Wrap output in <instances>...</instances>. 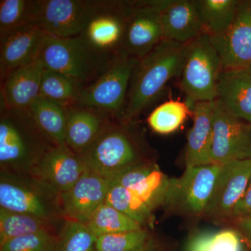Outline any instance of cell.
Masks as SVG:
<instances>
[{
    "instance_id": "cell-1",
    "label": "cell",
    "mask_w": 251,
    "mask_h": 251,
    "mask_svg": "<svg viewBox=\"0 0 251 251\" xmlns=\"http://www.w3.org/2000/svg\"><path fill=\"white\" fill-rule=\"evenodd\" d=\"M186 44L163 39L135 66L121 120L133 122L161 94L170 80L179 76Z\"/></svg>"
},
{
    "instance_id": "cell-2",
    "label": "cell",
    "mask_w": 251,
    "mask_h": 251,
    "mask_svg": "<svg viewBox=\"0 0 251 251\" xmlns=\"http://www.w3.org/2000/svg\"><path fill=\"white\" fill-rule=\"evenodd\" d=\"M54 146L29 111L1 108L0 175L29 176L36 163Z\"/></svg>"
},
{
    "instance_id": "cell-3",
    "label": "cell",
    "mask_w": 251,
    "mask_h": 251,
    "mask_svg": "<svg viewBox=\"0 0 251 251\" xmlns=\"http://www.w3.org/2000/svg\"><path fill=\"white\" fill-rule=\"evenodd\" d=\"M116 54L96 49L82 34L67 39L47 36L37 60L44 69L59 73L85 89L107 70Z\"/></svg>"
},
{
    "instance_id": "cell-4",
    "label": "cell",
    "mask_w": 251,
    "mask_h": 251,
    "mask_svg": "<svg viewBox=\"0 0 251 251\" xmlns=\"http://www.w3.org/2000/svg\"><path fill=\"white\" fill-rule=\"evenodd\" d=\"M132 124L119 120L109 124L92 146L80 155L87 170L114 181L131 167L151 161L132 129Z\"/></svg>"
},
{
    "instance_id": "cell-5",
    "label": "cell",
    "mask_w": 251,
    "mask_h": 251,
    "mask_svg": "<svg viewBox=\"0 0 251 251\" xmlns=\"http://www.w3.org/2000/svg\"><path fill=\"white\" fill-rule=\"evenodd\" d=\"M219 54L202 34L186 44L181 72L179 87L187 98V105L192 109L198 102H212L223 72Z\"/></svg>"
},
{
    "instance_id": "cell-6",
    "label": "cell",
    "mask_w": 251,
    "mask_h": 251,
    "mask_svg": "<svg viewBox=\"0 0 251 251\" xmlns=\"http://www.w3.org/2000/svg\"><path fill=\"white\" fill-rule=\"evenodd\" d=\"M139 59L117 52L107 70L82 90L75 105L90 107L121 120L132 74Z\"/></svg>"
},
{
    "instance_id": "cell-7",
    "label": "cell",
    "mask_w": 251,
    "mask_h": 251,
    "mask_svg": "<svg viewBox=\"0 0 251 251\" xmlns=\"http://www.w3.org/2000/svg\"><path fill=\"white\" fill-rule=\"evenodd\" d=\"M221 168L215 164L186 167L179 177L170 178L162 206L182 215H204Z\"/></svg>"
},
{
    "instance_id": "cell-8",
    "label": "cell",
    "mask_w": 251,
    "mask_h": 251,
    "mask_svg": "<svg viewBox=\"0 0 251 251\" xmlns=\"http://www.w3.org/2000/svg\"><path fill=\"white\" fill-rule=\"evenodd\" d=\"M0 207L49 219H64L60 195L34 181L30 176L0 175Z\"/></svg>"
},
{
    "instance_id": "cell-9",
    "label": "cell",
    "mask_w": 251,
    "mask_h": 251,
    "mask_svg": "<svg viewBox=\"0 0 251 251\" xmlns=\"http://www.w3.org/2000/svg\"><path fill=\"white\" fill-rule=\"evenodd\" d=\"M99 1L37 0L36 26L50 37L80 35L98 9Z\"/></svg>"
},
{
    "instance_id": "cell-10",
    "label": "cell",
    "mask_w": 251,
    "mask_h": 251,
    "mask_svg": "<svg viewBox=\"0 0 251 251\" xmlns=\"http://www.w3.org/2000/svg\"><path fill=\"white\" fill-rule=\"evenodd\" d=\"M214 133L211 164L251 158V125L230 113L217 99L213 101Z\"/></svg>"
},
{
    "instance_id": "cell-11",
    "label": "cell",
    "mask_w": 251,
    "mask_h": 251,
    "mask_svg": "<svg viewBox=\"0 0 251 251\" xmlns=\"http://www.w3.org/2000/svg\"><path fill=\"white\" fill-rule=\"evenodd\" d=\"M163 39L157 0L132 1L126 17L125 31L119 52L140 59Z\"/></svg>"
},
{
    "instance_id": "cell-12",
    "label": "cell",
    "mask_w": 251,
    "mask_h": 251,
    "mask_svg": "<svg viewBox=\"0 0 251 251\" xmlns=\"http://www.w3.org/2000/svg\"><path fill=\"white\" fill-rule=\"evenodd\" d=\"M251 178V158L221 166L204 215L216 222L231 221Z\"/></svg>"
},
{
    "instance_id": "cell-13",
    "label": "cell",
    "mask_w": 251,
    "mask_h": 251,
    "mask_svg": "<svg viewBox=\"0 0 251 251\" xmlns=\"http://www.w3.org/2000/svg\"><path fill=\"white\" fill-rule=\"evenodd\" d=\"M224 70L247 69L251 65V1H241L228 27L209 36Z\"/></svg>"
},
{
    "instance_id": "cell-14",
    "label": "cell",
    "mask_w": 251,
    "mask_h": 251,
    "mask_svg": "<svg viewBox=\"0 0 251 251\" xmlns=\"http://www.w3.org/2000/svg\"><path fill=\"white\" fill-rule=\"evenodd\" d=\"M86 170L80 155L62 145L50 150L32 168L29 176L44 187L60 195L72 188Z\"/></svg>"
},
{
    "instance_id": "cell-15",
    "label": "cell",
    "mask_w": 251,
    "mask_h": 251,
    "mask_svg": "<svg viewBox=\"0 0 251 251\" xmlns=\"http://www.w3.org/2000/svg\"><path fill=\"white\" fill-rule=\"evenodd\" d=\"M113 180L86 170L72 188L60 194L63 219L85 224L103 204Z\"/></svg>"
},
{
    "instance_id": "cell-16",
    "label": "cell",
    "mask_w": 251,
    "mask_h": 251,
    "mask_svg": "<svg viewBox=\"0 0 251 251\" xmlns=\"http://www.w3.org/2000/svg\"><path fill=\"white\" fill-rule=\"evenodd\" d=\"M132 1H99L98 9L82 33L96 49L117 53Z\"/></svg>"
},
{
    "instance_id": "cell-17",
    "label": "cell",
    "mask_w": 251,
    "mask_h": 251,
    "mask_svg": "<svg viewBox=\"0 0 251 251\" xmlns=\"http://www.w3.org/2000/svg\"><path fill=\"white\" fill-rule=\"evenodd\" d=\"M47 35L36 25H26L0 34L1 81L10 72L37 60Z\"/></svg>"
},
{
    "instance_id": "cell-18",
    "label": "cell",
    "mask_w": 251,
    "mask_h": 251,
    "mask_svg": "<svg viewBox=\"0 0 251 251\" xmlns=\"http://www.w3.org/2000/svg\"><path fill=\"white\" fill-rule=\"evenodd\" d=\"M163 39L186 44L202 34L196 0H157Z\"/></svg>"
},
{
    "instance_id": "cell-19",
    "label": "cell",
    "mask_w": 251,
    "mask_h": 251,
    "mask_svg": "<svg viewBox=\"0 0 251 251\" xmlns=\"http://www.w3.org/2000/svg\"><path fill=\"white\" fill-rule=\"evenodd\" d=\"M43 72L38 60L10 72L1 81V108L29 111L40 94Z\"/></svg>"
},
{
    "instance_id": "cell-20",
    "label": "cell",
    "mask_w": 251,
    "mask_h": 251,
    "mask_svg": "<svg viewBox=\"0 0 251 251\" xmlns=\"http://www.w3.org/2000/svg\"><path fill=\"white\" fill-rule=\"evenodd\" d=\"M67 110L64 143L77 155L90 148L114 120L106 114L90 107L73 105L68 106Z\"/></svg>"
},
{
    "instance_id": "cell-21",
    "label": "cell",
    "mask_w": 251,
    "mask_h": 251,
    "mask_svg": "<svg viewBox=\"0 0 251 251\" xmlns=\"http://www.w3.org/2000/svg\"><path fill=\"white\" fill-rule=\"evenodd\" d=\"M170 178L152 161L131 167L114 180V183L129 190L153 211L163 205Z\"/></svg>"
},
{
    "instance_id": "cell-22",
    "label": "cell",
    "mask_w": 251,
    "mask_h": 251,
    "mask_svg": "<svg viewBox=\"0 0 251 251\" xmlns=\"http://www.w3.org/2000/svg\"><path fill=\"white\" fill-rule=\"evenodd\" d=\"M193 125L187 138L186 167L211 164V152L214 133L212 102H198L192 108Z\"/></svg>"
},
{
    "instance_id": "cell-23",
    "label": "cell",
    "mask_w": 251,
    "mask_h": 251,
    "mask_svg": "<svg viewBox=\"0 0 251 251\" xmlns=\"http://www.w3.org/2000/svg\"><path fill=\"white\" fill-rule=\"evenodd\" d=\"M216 99L234 116L251 125V75L247 69L223 70Z\"/></svg>"
},
{
    "instance_id": "cell-24",
    "label": "cell",
    "mask_w": 251,
    "mask_h": 251,
    "mask_svg": "<svg viewBox=\"0 0 251 251\" xmlns=\"http://www.w3.org/2000/svg\"><path fill=\"white\" fill-rule=\"evenodd\" d=\"M64 219H49L0 207V244L12 238L34 233L58 235Z\"/></svg>"
},
{
    "instance_id": "cell-25",
    "label": "cell",
    "mask_w": 251,
    "mask_h": 251,
    "mask_svg": "<svg viewBox=\"0 0 251 251\" xmlns=\"http://www.w3.org/2000/svg\"><path fill=\"white\" fill-rule=\"evenodd\" d=\"M29 112L39 129L54 145H66L67 106L39 95L31 104Z\"/></svg>"
},
{
    "instance_id": "cell-26",
    "label": "cell",
    "mask_w": 251,
    "mask_h": 251,
    "mask_svg": "<svg viewBox=\"0 0 251 251\" xmlns=\"http://www.w3.org/2000/svg\"><path fill=\"white\" fill-rule=\"evenodd\" d=\"M202 23V34H219L233 21L241 1L237 0H196Z\"/></svg>"
},
{
    "instance_id": "cell-27",
    "label": "cell",
    "mask_w": 251,
    "mask_h": 251,
    "mask_svg": "<svg viewBox=\"0 0 251 251\" xmlns=\"http://www.w3.org/2000/svg\"><path fill=\"white\" fill-rule=\"evenodd\" d=\"M248 245L236 229L203 231L188 239L185 251H247Z\"/></svg>"
},
{
    "instance_id": "cell-28",
    "label": "cell",
    "mask_w": 251,
    "mask_h": 251,
    "mask_svg": "<svg viewBox=\"0 0 251 251\" xmlns=\"http://www.w3.org/2000/svg\"><path fill=\"white\" fill-rule=\"evenodd\" d=\"M104 203L139 223L145 228L152 227L153 211L141 198L127 188L113 182Z\"/></svg>"
},
{
    "instance_id": "cell-29",
    "label": "cell",
    "mask_w": 251,
    "mask_h": 251,
    "mask_svg": "<svg viewBox=\"0 0 251 251\" xmlns=\"http://www.w3.org/2000/svg\"><path fill=\"white\" fill-rule=\"evenodd\" d=\"M85 224L97 237L145 228L139 223L105 203L94 211Z\"/></svg>"
},
{
    "instance_id": "cell-30",
    "label": "cell",
    "mask_w": 251,
    "mask_h": 251,
    "mask_svg": "<svg viewBox=\"0 0 251 251\" xmlns=\"http://www.w3.org/2000/svg\"><path fill=\"white\" fill-rule=\"evenodd\" d=\"M82 90L80 85L69 77L44 69L39 94L41 97L68 107L75 105Z\"/></svg>"
},
{
    "instance_id": "cell-31",
    "label": "cell",
    "mask_w": 251,
    "mask_h": 251,
    "mask_svg": "<svg viewBox=\"0 0 251 251\" xmlns=\"http://www.w3.org/2000/svg\"><path fill=\"white\" fill-rule=\"evenodd\" d=\"M189 108L187 103L179 100H168L158 105L150 113L148 125L158 134H171L184 123Z\"/></svg>"
},
{
    "instance_id": "cell-32",
    "label": "cell",
    "mask_w": 251,
    "mask_h": 251,
    "mask_svg": "<svg viewBox=\"0 0 251 251\" xmlns=\"http://www.w3.org/2000/svg\"><path fill=\"white\" fill-rule=\"evenodd\" d=\"M37 0H1L0 34L26 25H36Z\"/></svg>"
},
{
    "instance_id": "cell-33",
    "label": "cell",
    "mask_w": 251,
    "mask_h": 251,
    "mask_svg": "<svg viewBox=\"0 0 251 251\" xmlns=\"http://www.w3.org/2000/svg\"><path fill=\"white\" fill-rule=\"evenodd\" d=\"M97 239L85 224L65 220L54 251H97Z\"/></svg>"
},
{
    "instance_id": "cell-34",
    "label": "cell",
    "mask_w": 251,
    "mask_h": 251,
    "mask_svg": "<svg viewBox=\"0 0 251 251\" xmlns=\"http://www.w3.org/2000/svg\"><path fill=\"white\" fill-rule=\"evenodd\" d=\"M152 237L149 229L105 234L97 239V251H137Z\"/></svg>"
},
{
    "instance_id": "cell-35",
    "label": "cell",
    "mask_w": 251,
    "mask_h": 251,
    "mask_svg": "<svg viewBox=\"0 0 251 251\" xmlns=\"http://www.w3.org/2000/svg\"><path fill=\"white\" fill-rule=\"evenodd\" d=\"M57 236L49 233L20 236L0 244V251H54Z\"/></svg>"
},
{
    "instance_id": "cell-36",
    "label": "cell",
    "mask_w": 251,
    "mask_h": 251,
    "mask_svg": "<svg viewBox=\"0 0 251 251\" xmlns=\"http://www.w3.org/2000/svg\"><path fill=\"white\" fill-rule=\"evenodd\" d=\"M251 216V178L245 192L234 207L231 221Z\"/></svg>"
},
{
    "instance_id": "cell-37",
    "label": "cell",
    "mask_w": 251,
    "mask_h": 251,
    "mask_svg": "<svg viewBox=\"0 0 251 251\" xmlns=\"http://www.w3.org/2000/svg\"><path fill=\"white\" fill-rule=\"evenodd\" d=\"M234 229L240 233L248 247L251 248V216L234 220Z\"/></svg>"
},
{
    "instance_id": "cell-38",
    "label": "cell",
    "mask_w": 251,
    "mask_h": 251,
    "mask_svg": "<svg viewBox=\"0 0 251 251\" xmlns=\"http://www.w3.org/2000/svg\"><path fill=\"white\" fill-rule=\"evenodd\" d=\"M137 251H163L160 243L154 237H151L148 242Z\"/></svg>"
},
{
    "instance_id": "cell-39",
    "label": "cell",
    "mask_w": 251,
    "mask_h": 251,
    "mask_svg": "<svg viewBox=\"0 0 251 251\" xmlns=\"http://www.w3.org/2000/svg\"><path fill=\"white\" fill-rule=\"evenodd\" d=\"M247 71H248V72H249V74H250L251 75V65L250 66V67L248 68Z\"/></svg>"
},
{
    "instance_id": "cell-40",
    "label": "cell",
    "mask_w": 251,
    "mask_h": 251,
    "mask_svg": "<svg viewBox=\"0 0 251 251\" xmlns=\"http://www.w3.org/2000/svg\"></svg>"
}]
</instances>
